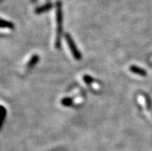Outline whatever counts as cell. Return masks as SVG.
<instances>
[{
	"mask_svg": "<svg viewBox=\"0 0 152 151\" xmlns=\"http://www.w3.org/2000/svg\"><path fill=\"white\" fill-rule=\"evenodd\" d=\"M56 22H57V31H56V48H60V34L62 30V15L60 9L57 10V15H56Z\"/></svg>",
	"mask_w": 152,
	"mask_h": 151,
	"instance_id": "cell-2",
	"label": "cell"
},
{
	"mask_svg": "<svg viewBox=\"0 0 152 151\" xmlns=\"http://www.w3.org/2000/svg\"><path fill=\"white\" fill-rule=\"evenodd\" d=\"M130 70L134 73H136V74L141 75V76H145L147 74L146 71L144 70L143 69H141L137 66H132L130 67Z\"/></svg>",
	"mask_w": 152,
	"mask_h": 151,
	"instance_id": "cell-3",
	"label": "cell"
},
{
	"mask_svg": "<svg viewBox=\"0 0 152 151\" xmlns=\"http://www.w3.org/2000/svg\"><path fill=\"white\" fill-rule=\"evenodd\" d=\"M37 60H38V56H37V55H34V56H33V58L31 59V60L29 61V63H28V67L33 66L35 63H37Z\"/></svg>",
	"mask_w": 152,
	"mask_h": 151,
	"instance_id": "cell-4",
	"label": "cell"
},
{
	"mask_svg": "<svg viewBox=\"0 0 152 151\" xmlns=\"http://www.w3.org/2000/svg\"><path fill=\"white\" fill-rule=\"evenodd\" d=\"M83 80H84V81L87 82V84L91 83V81H92V79H91L90 77H88V76H85V77H83Z\"/></svg>",
	"mask_w": 152,
	"mask_h": 151,
	"instance_id": "cell-6",
	"label": "cell"
},
{
	"mask_svg": "<svg viewBox=\"0 0 152 151\" xmlns=\"http://www.w3.org/2000/svg\"><path fill=\"white\" fill-rule=\"evenodd\" d=\"M65 37H66V42H67L68 46H69V49H70V50H71L73 57L75 58L77 60H80L81 59L80 53V52L78 51V50H77V47H76L75 43H74V42L73 41V39H72V38L70 37V36H69V34H66Z\"/></svg>",
	"mask_w": 152,
	"mask_h": 151,
	"instance_id": "cell-1",
	"label": "cell"
},
{
	"mask_svg": "<svg viewBox=\"0 0 152 151\" xmlns=\"http://www.w3.org/2000/svg\"><path fill=\"white\" fill-rule=\"evenodd\" d=\"M72 103V100L69 98H66L62 100V104L64 106H69Z\"/></svg>",
	"mask_w": 152,
	"mask_h": 151,
	"instance_id": "cell-5",
	"label": "cell"
}]
</instances>
